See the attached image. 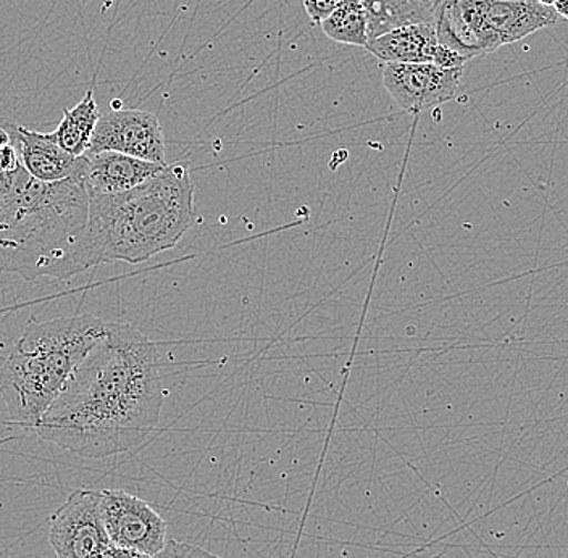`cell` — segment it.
Instances as JSON below:
<instances>
[{
  "mask_svg": "<svg viewBox=\"0 0 568 558\" xmlns=\"http://www.w3.org/2000/svg\"><path fill=\"white\" fill-rule=\"evenodd\" d=\"M57 558H102L113 546L101 514V490L78 489L51 517L49 529Z\"/></svg>",
  "mask_w": 568,
  "mask_h": 558,
  "instance_id": "cell-5",
  "label": "cell"
},
{
  "mask_svg": "<svg viewBox=\"0 0 568 558\" xmlns=\"http://www.w3.org/2000/svg\"><path fill=\"white\" fill-rule=\"evenodd\" d=\"M101 514L113 546L154 557L169 541V525L162 515L133 494L101 490Z\"/></svg>",
  "mask_w": 568,
  "mask_h": 558,
  "instance_id": "cell-6",
  "label": "cell"
},
{
  "mask_svg": "<svg viewBox=\"0 0 568 558\" xmlns=\"http://www.w3.org/2000/svg\"><path fill=\"white\" fill-rule=\"evenodd\" d=\"M464 69L444 70L433 63H386L383 84L408 113H420L459 94Z\"/></svg>",
  "mask_w": 568,
  "mask_h": 558,
  "instance_id": "cell-8",
  "label": "cell"
},
{
  "mask_svg": "<svg viewBox=\"0 0 568 558\" xmlns=\"http://www.w3.org/2000/svg\"><path fill=\"white\" fill-rule=\"evenodd\" d=\"M194 223V184L186 163L166 165L131 191L89 194L92 266L149 261L175 247Z\"/></svg>",
  "mask_w": 568,
  "mask_h": 558,
  "instance_id": "cell-3",
  "label": "cell"
},
{
  "mask_svg": "<svg viewBox=\"0 0 568 558\" xmlns=\"http://www.w3.org/2000/svg\"><path fill=\"white\" fill-rule=\"evenodd\" d=\"M302 3H304L308 18L314 23H322L323 20L332 16L339 0H302Z\"/></svg>",
  "mask_w": 568,
  "mask_h": 558,
  "instance_id": "cell-18",
  "label": "cell"
},
{
  "mask_svg": "<svg viewBox=\"0 0 568 558\" xmlns=\"http://www.w3.org/2000/svg\"><path fill=\"white\" fill-rule=\"evenodd\" d=\"M0 126L6 128L12 138L23 169L42 183H57L77 175L88 173L89 160L67 154L53 141L51 133L30 131L20 124L0 120Z\"/></svg>",
  "mask_w": 568,
  "mask_h": 558,
  "instance_id": "cell-10",
  "label": "cell"
},
{
  "mask_svg": "<svg viewBox=\"0 0 568 558\" xmlns=\"http://www.w3.org/2000/svg\"><path fill=\"white\" fill-rule=\"evenodd\" d=\"M439 41L433 23H412L373 38L365 49L385 63H432Z\"/></svg>",
  "mask_w": 568,
  "mask_h": 558,
  "instance_id": "cell-13",
  "label": "cell"
},
{
  "mask_svg": "<svg viewBox=\"0 0 568 558\" xmlns=\"http://www.w3.org/2000/svg\"><path fill=\"white\" fill-rule=\"evenodd\" d=\"M468 60L459 52L453 51V49L446 48V45L438 44L436 48L435 55H433V65L439 67L444 70L464 69L465 63Z\"/></svg>",
  "mask_w": 568,
  "mask_h": 558,
  "instance_id": "cell-17",
  "label": "cell"
},
{
  "mask_svg": "<svg viewBox=\"0 0 568 558\" xmlns=\"http://www.w3.org/2000/svg\"><path fill=\"white\" fill-rule=\"evenodd\" d=\"M88 173L42 183L0 169V272L70 280L91 268Z\"/></svg>",
  "mask_w": 568,
  "mask_h": 558,
  "instance_id": "cell-2",
  "label": "cell"
},
{
  "mask_svg": "<svg viewBox=\"0 0 568 558\" xmlns=\"http://www.w3.org/2000/svg\"><path fill=\"white\" fill-rule=\"evenodd\" d=\"M538 2L546 7H554L556 6L557 0H538Z\"/></svg>",
  "mask_w": 568,
  "mask_h": 558,
  "instance_id": "cell-22",
  "label": "cell"
},
{
  "mask_svg": "<svg viewBox=\"0 0 568 558\" xmlns=\"http://www.w3.org/2000/svg\"><path fill=\"white\" fill-rule=\"evenodd\" d=\"M99 119H101V112H99L94 92L89 89L87 95L73 109H63L62 122L51 136L67 154L83 158L88 154Z\"/></svg>",
  "mask_w": 568,
  "mask_h": 558,
  "instance_id": "cell-14",
  "label": "cell"
},
{
  "mask_svg": "<svg viewBox=\"0 0 568 558\" xmlns=\"http://www.w3.org/2000/svg\"><path fill=\"white\" fill-rule=\"evenodd\" d=\"M106 323L92 315L30 322L0 365V396L13 423L36 429Z\"/></svg>",
  "mask_w": 568,
  "mask_h": 558,
  "instance_id": "cell-4",
  "label": "cell"
},
{
  "mask_svg": "<svg viewBox=\"0 0 568 558\" xmlns=\"http://www.w3.org/2000/svg\"><path fill=\"white\" fill-rule=\"evenodd\" d=\"M486 28L495 51L559 23L554 7L538 0H486Z\"/></svg>",
  "mask_w": 568,
  "mask_h": 558,
  "instance_id": "cell-11",
  "label": "cell"
},
{
  "mask_svg": "<svg viewBox=\"0 0 568 558\" xmlns=\"http://www.w3.org/2000/svg\"><path fill=\"white\" fill-rule=\"evenodd\" d=\"M485 6L486 0H442L433 18L439 44L467 60L495 52L486 28Z\"/></svg>",
  "mask_w": 568,
  "mask_h": 558,
  "instance_id": "cell-9",
  "label": "cell"
},
{
  "mask_svg": "<svg viewBox=\"0 0 568 558\" xmlns=\"http://www.w3.org/2000/svg\"><path fill=\"white\" fill-rule=\"evenodd\" d=\"M163 400L158 343L134 326L109 322L34 432L80 457H112L148 439Z\"/></svg>",
  "mask_w": 568,
  "mask_h": 558,
  "instance_id": "cell-1",
  "label": "cell"
},
{
  "mask_svg": "<svg viewBox=\"0 0 568 558\" xmlns=\"http://www.w3.org/2000/svg\"><path fill=\"white\" fill-rule=\"evenodd\" d=\"M320 24L332 41L357 48L367 45L368 20L362 0H339L332 16Z\"/></svg>",
  "mask_w": 568,
  "mask_h": 558,
  "instance_id": "cell-15",
  "label": "cell"
},
{
  "mask_svg": "<svg viewBox=\"0 0 568 558\" xmlns=\"http://www.w3.org/2000/svg\"><path fill=\"white\" fill-rule=\"evenodd\" d=\"M101 152H119L166 166L162 124L154 113L142 110H110L101 115L88 154Z\"/></svg>",
  "mask_w": 568,
  "mask_h": 558,
  "instance_id": "cell-7",
  "label": "cell"
},
{
  "mask_svg": "<svg viewBox=\"0 0 568 558\" xmlns=\"http://www.w3.org/2000/svg\"><path fill=\"white\" fill-rule=\"evenodd\" d=\"M442 0H412L415 7H417L418 12L424 16L426 21L433 23V18H435L436 7Z\"/></svg>",
  "mask_w": 568,
  "mask_h": 558,
  "instance_id": "cell-19",
  "label": "cell"
},
{
  "mask_svg": "<svg viewBox=\"0 0 568 558\" xmlns=\"http://www.w3.org/2000/svg\"><path fill=\"white\" fill-rule=\"evenodd\" d=\"M102 558H152L145 556V554L138 552V550L133 549H122V547L112 546L109 550L102 556Z\"/></svg>",
  "mask_w": 568,
  "mask_h": 558,
  "instance_id": "cell-20",
  "label": "cell"
},
{
  "mask_svg": "<svg viewBox=\"0 0 568 558\" xmlns=\"http://www.w3.org/2000/svg\"><path fill=\"white\" fill-rule=\"evenodd\" d=\"M554 9H556L557 16L568 21V0H557Z\"/></svg>",
  "mask_w": 568,
  "mask_h": 558,
  "instance_id": "cell-21",
  "label": "cell"
},
{
  "mask_svg": "<svg viewBox=\"0 0 568 558\" xmlns=\"http://www.w3.org/2000/svg\"><path fill=\"white\" fill-rule=\"evenodd\" d=\"M152 558H222L215 554L207 552L202 547L193 546V544L173 541L169 539L165 547Z\"/></svg>",
  "mask_w": 568,
  "mask_h": 558,
  "instance_id": "cell-16",
  "label": "cell"
},
{
  "mask_svg": "<svg viewBox=\"0 0 568 558\" xmlns=\"http://www.w3.org/2000/svg\"><path fill=\"white\" fill-rule=\"evenodd\" d=\"M89 194H120L148 183L165 166L119 152L88 154Z\"/></svg>",
  "mask_w": 568,
  "mask_h": 558,
  "instance_id": "cell-12",
  "label": "cell"
}]
</instances>
